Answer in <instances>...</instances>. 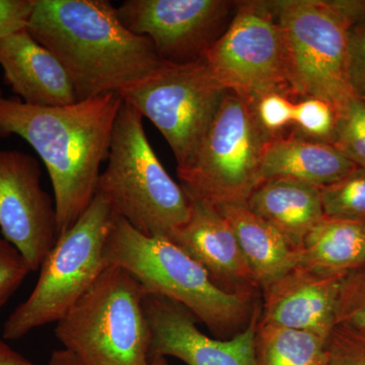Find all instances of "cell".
<instances>
[{"mask_svg":"<svg viewBox=\"0 0 365 365\" xmlns=\"http://www.w3.org/2000/svg\"><path fill=\"white\" fill-rule=\"evenodd\" d=\"M123 100L105 93L74 104L44 107L6 98L0 90V131L16 134L39 155L54 193L58 237L71 230L97 194Z\"/></svg>","mask_w":365,"mask_h":365,"instance_id":"obj_1","label":"cell"},{"mask_svg":"<svg viewBox=\"0 0 365 365\" xmlns=\"http://www.w3.org/2000/svg\"><path fill=\"white\" fill-rule=\"evenodd\" d=\"M26 30L66 69L78 101L120 95L165 63L108 0H35Z\"/></svg>","mask_w":365,"mask_h":365,"instance_id":"obj_2","label":"cell"},{"mask_svg":"<svg viewBox=\"0 0 365 365\" xmlns=\"http://www.w3.org/2000/svg\"><path fill=\"white\" fill-rule=\"evenodd\" d=\"M107 266L128 271L146 294L186 307L215 335L240 333L249 325L255 307L251 295L225 292L186 252L167 237H146L115 216L104 250Z\"/></svg>","mask_w":365,"mask_h":365,"instance_id":"obj_3","label":"cell"},{"mask_svg":"<svg viewBox=\"0 0 365 365\" xmlns=\"http://www.w3.org/2000/svg\"><path fill=\"white\" fill-rule=\"evenodd\" d=\"M108 165L98 178V193L115 215L146 237L169 239L190 216V201L151 148L143 117L122 103L110 145Z\"/></svg>","mask_w":365,"mask_h":365,"instance_id":"obj_4","label":"cell"},{"mask_svg":"<svg viewBox=\"0 0 365 365\" xmlns=\"http://www.w3.org/2000/svg\"><path fill=\"white\" fill-rule=\"evenodd\" d=\"M145 295L128 271L107 266L57 322L55 335L85 365H150Z\"/></svg>","mask_w":365,"mask_h":365,"instance_id":"obj_5","label":"cell"},{"mask_svg":"<svg viewBox=\"0 0 365 365\" xmlns=\"http://www.w3.org/2000/svg\"><path fill=\"white\" fill-rule=\"evenodd\" d=\"M115 216L111 204L97 192L45 257L32 294L4 323V339L19 340L39 327L57 323L90 289L106 268L105 245Z\"/></svg>","mask_w":365,"mask_h":365,"instance_id":"obj_6","label":"cell"},{"mask_svg":"<svg viewBox=\"0 0 365 365\" xmlns=\"http://www.w3.org/2000/svg\"><path fill=\"white\" fill-rule=\"evenodd\" d=\"M272 4L290 93L321 98L339 112L355 96L347 71L351 21L338 1L282 0Z\"/></svg>","mask_w":365,"mask_h":365,"instance_id":"obj_7","label":"cell"},{"mask_svg":"<svg viewBox=\"0 0 365 365\" xmlns=\"http://www.w3.org/2000/svg\"><path fill=\"white\" fill-rule=\"evenodd\" d=\"M271 138L254 105L227 91L195 155L177 169L182 188L215 207L247 204L260 185L262 158Z\"/></svg>","mask_w":365,"mask_h":365,"instance_id":"obj_8","label":"cell"},{"mask_svg":"<svg viewBox=\"0 0 365 365\" xmlns=\"http://www.w3.org/2000/svg\"><path fill=\"white\" fill-rule=\"evenodd\" d=\"M225 93L200 58L165 61L157 73L119 96L157 127L181 169L195 155Z\"/></svg>","mask_w":365,"mask_h":365,"instance_id":"obj_9","label":"cell"},{"mask_svg":"<svg viewBox=\"0 0 365 365\" xmlns=\"http://www.w3.org/2000/svg\"><path fill=\"white\" fill-rule=\"evenodd\" d=\"M202 58L225 90L253 105L273 91L292 95L272 1L240 2L232 23Z\"/></svg>","mask_w":365,"mask_h":365,"instance_id":"obj_10","label":"cell"},{"mask_svg":"<svg viewBox=\"0 0 365 365\" xmlns=\"http://www.w3.org/2000/svg\"><path fill=\"white\" fill-rule=\"evenodd\" d=\"M239 2L227 0H126L117 7L130 32L153 43L158 56L170 63L202 58L222 34Z\"/></svg>","mask_w":365,"mask_h":365,"instance_id":"obj_11","label":"cell"},{"mask_svg":"<svg viewBox=\"0 0 365 365\" xmlns=\"http://www.w3.org/2000/svg\"><path fill=\"white\" fill-rule=\"evenodd\" d=\"M0 228L32 272L58 239L54 201L42 187L39 163L21 151L0 150Z\"/></svg>","mask_w":365,"mask_h":365,"instance_id":"obj_12","label":"cell"},{"mask_svg":"<svg viewBox=\"0 0 365 365\" xmlns=\"http://www.w3.org/2000/svg\"><path fill=\"white\" fill-rule=\"evenodd\" d=\"M143 309L150 330V359L172 356L187 365H258V304L249 325L230 339L205 335L186 307L165 297L146 294Z\"/></svg>","mask_w":365,"mask_h":365,"instance_id":"obj_13","label":"cell"},{"mask_svg":"<svg viewBox=\"0 0 365 365\" xmlns=\"http://www.w3.org/2000/svg\"><path fill=\"white\" fill-rule=\"evenodd\" d=\"M187 195L188 220L173 232L170 241L198 262L218 287L254 297L260 287L230 223L215 206Z\"/></svg>","mask_w":365,"mask_h":365,"instance_id":"obj_14","label":"cell"},{"mask_svg":"<svg viewBox=\"0 0 365 365\" xmlns=\"http://www.w3.org/2000/svg\"><path fill=\"white\" fill-rule=\"evenodd\" d=\"M342 278L295 266L263 290L259 323L307 331L329 339L337 321Z\"/></svg>","mask_w":365,"mask_h":365,"instance_id":"obj_15","label":"cell"},{"mask_svg":"<svg viewBox=\"0 0 365 365\" xmlns=\"http://www.w3.org/2000/svg\"><path fill=\"white\" fill-rule=\"evenodd\" d=\"M0 66L6 83L26 104L58 107L78 102L66 69L26 29L0 39Z\"/></svg>","mask_w":365,"mask_h":365,"instance_id":"obj_16","label":"cell"},{"mask_svg":"<svg viewBox=\"0 0 365 365\" xmlns=\"http://www.w3.org/2000/svg\"><path fill=\"white\" fill-rule=\"evenodd\" d=\"M357 168L333 144L299 135L275 136L264 151L260 184L267 180L292 179L322 188L339 181Z\"/></svg>","mask_w":365,"mask_h":365,"instance_id":"obj_17","label":"cell"},{"mask_svg":"<svg viewBox=\"0 0 365 365\" xmlns=\"http://www.w3.org/2000/svg\"><path fill=\"white\" fill-rule=\"evenodd\" d=\"M252 212L284 235L295 250L324 217L321 190L292 179L262 182L249 197Z\"/></svg>","mask_w":365,"mask_h":365,"instance_id":"obj_18","label":"cell"},{"mask_svg":"<svg viewBox=\"0 0 365 365\" xmlns=\"http://www.w3.org/2000/svg\"><path fill=\"white\" fill-rule=\"evenodd\" d=\"M216 208L234 230L262 292L297 265V251L284 235L252 212L247 204Z\"/></svg>","mask_w":365,"mask_h":365,"instance_id":"obj_19","label":"cell"},{"mask_svg":"<svg viewBox=\"0 0 365 365\" xmlns=\"http://www.w3.org/2000/svg\"><path fill=\"white\" fill-rule=\"evenodd\" d=\"M297 251V265L325 276H344L365 266V223L324 216Z\"/></svg>","mask_w":365,"mask_h":365,"instance_id":"obj_20","label":"cell"},{"mask_svg":"<svg viewBox=\"0 0 365 365\" xmlns=\"http://www.w3.org/2000/svg\"><path fill=\"white\" fill-rule=\"evenodd\" d=\"M258 365H329L328 339L318 334L258 324Z\"/></svg>","mask_w":365,"mask_h":365,"instance_id":"obj_21","label":"cell"},{"mask_svg":"<svg viewBox=\"0 0 365 365\" xmlns=\"http://www.w3.org/2000/svg\"><path fill=\"white\" fill-rule=\"evenodd\" d=\"M319 190L327 217L365 223L364 168H357L339 181Z\"/></svg>","mask_w":365,"mask_h":365,"instance_id":"obj_22","label":"cell"},{"mask_svg":"<svg viewBox=\"0 0 365 365\" xmlns=\"http://www.w3.org/2000/svg\"><path fill=\"white\" fill-rule=\"evenodd\" d=\"M333 145L365 169V103L361 98L353 96L337 113Z\"/></svg>","mask_w":365,"mask_h":365,"instance_id":"obj_23","label":"cell"},{"mask_svg":"<svg viewBox=\"0 0 365 365\" xmlns=\"http://www.w3.org/2000/svg\"><path fill=\"white\" fill-rule=\"evenodd\" d=\"M294 125L299 135L318 143L333 144L337 112L330 103L318 98H302L295 103Z\"/></svg>","mask_w":365,"mask_h":365,"instance_id":"obj_24","label":"cell"},{"mask_svg":"<svg viewBox=\"0 0 365 365\" xmlns=\"http://www.w3.org/2000/svg\"><path fill=\"white\" fill-rule=\"evenodd\" d=\"M336 325L365 333V266L346 274L341 280Z\"/></svg>","mask_w":365,"mask_h":365,"instance_id":"obj_25","label":"cell"},{"mask_svg":"<svg viewBox=\"0 0 365 365\" xmlns=\"http://www.w3.org/2000/svg\"><path fill=\"white\" fill-rule=\"evenodd\" d=\"M254 107L262 128L271 137L281 135L288 126L294 125L295 103L287 93L282 91L269 93Z\"/></svg>","mask_w":365,"mask_h":365,"instance_id":"obj_26","label":"cell"},{"mask_svg":"<svg viewBox=\"0 0 365 365\" xmlns=\"http://www.w3.org/2000/svg\"><path fill=\"white\" fill-rule=\"evenodd\" d=\"M329 365H365V333L336 325L328 339Z\"/></svg>","mask_w":365,"mask_h":365,"instance_id":"obj_27","label":"cell"},{"mask_svg":"<svg viewBox=\"0 0 365 365\" xmlns=\"http://www.w3.org/2000/svg\"><path fill=\"white\" fill-rule=\"evenodd\" d=\"M31 272L19 250L6 239H0V309Z\"/></svg>","mask_w":365,"mask_h":365,"instance_id":"obj_28","label":"cell"},{"mask_svg":"<svg viewBox=\"0 0 365 365\" xmlns=\"http://www.w3.org/2000/svg\"><path fill=\"white\" fill-rule=\"evenodd\" d=\"M348 81L357 97L365 95V21L355 24L348 34Z\"/></svg>","mask_w":365,"mask_h":365,"instance_id":"obj_29","label":"cell"},{"mask_svg":"<svg viewBox=\"0 0 365 365\" xmlns=\"http://www.w3.org/2000/svg\"><path fill=\"white\" fill-rule=\"evenodd\" d=\"M34 6L35 0H0V39L26 29Z\"/></svg>","mask_w":365,"mask_h":365,"instance_id":"obj_30","label":"cell"},{"mask_svg":"<svg viewBox=\"0 0 365 365\" xmlns=\"http://www.w3.org/2000/svg\"><path fill=\"white\" fill-rule=\"evenodd\" d=\"M0 365H40L26 359L0 338Z\"/></svg>","mask_w":365,"mask_h":365,"instance_id":"obj_31","label":"cell"},{"mask_svg":"<svg viewBox=\"0 0 365 365\" xmlns=\"http://www.w3.org/2000/svg\"><path fill=\"white\" fill-rule=\"evenodd\" d=\"M48 365H85L71 351L66 349L55 350Z\"/></svg>","mask_w":365,"mask_h":365,"instance_id":"obj_32","label":"cell"},{"mask_svg":"<svg viewBox=\"0 0 365 365\" xmlns=\"http://www.w3.org/2000/svg\"><path fill=\"white\" fill-rule=\"evenodd\" d=\"M150 365H168V361L165 357H153Z\"/></svg>","mask_w":365,"mask_h":365,"instance_id":"obj_33","label":"cell"},{"mask_svg":"<svg viewBox=\"0 0 365 365\" xmlns=\"http://www.w3.org/2000/svg\"><path fill=\"white\" fill-rule=\"evenodd\" d=\"M1 137H6V135H4V134L2 133L1 131H0V138H1Z\"/></svg>","mask_w":365,"mask_h":365,"instance_id":"obj_34","label":"cell"},{"mask_svg":"<svg viewBox=\"0 0 365 365\" xmlns=\"http://www.w3.org/2000/svg\"><path fill=\"white\" fill-rule=\"evenodd\" d=\"M359 98H361L362 101H364V102L365 103V95L362 96V97H359Z\"/></svg>","mask_w":365,"mask_h":365,"instance_id":"obj_35","label":"cell"}]
</instances>
